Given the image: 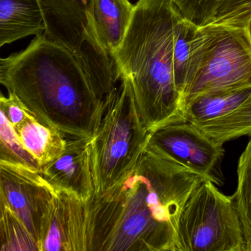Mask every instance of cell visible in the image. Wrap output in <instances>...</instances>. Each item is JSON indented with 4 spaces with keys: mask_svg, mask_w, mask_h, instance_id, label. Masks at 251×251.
Wrapping results in <instances>:
<instances>
[{
    "mask_svg": "<svg viewBox=\"0 0 251 251\" xmlns=\"http://www.w3.org/2000/svg\"><path fill=\"white\" fill-rule=\"evenodd\" d=\"M249 137L238 161L237 185L232 197L243 226L248 250L251 251V135Z\"/></svg>",
    "mask_w": 251,
    "mask_h": 251,
    "instance_id": "ffe728a7",
    "label": "cell"
},
{
    "mask_svg": "<svg viewBox=\"0 0 251 251\" xmlns=\"http://www.w3.org/2000/svg\"><path fill=\"white\" fill-rule=\"evenodd\" d=\"M48 39L71 51L95 93L104 96L118 80L114 58L100 45L92 23L93 0H39Z\"/></svg>",
    "mask_w": 251,
    "mask_h": 251,
    "instance_id": "5b68a950",
    "label": "cell"
},
{
    "mask_svg": "<svg viewBox=\"0 0 251 251\" xmlns=\"http://www.w3.org/2000/svg\"><path fill=\"white\" fill-rule=\"evenodd\" d=\"M0 251H40L39 244L10 207L0 201Z\"/></svg>",
    "mask_w": 251,
    "mask_h": 251,
    "instance_id": "d6986e66",
    "label": "cell"
},
{
    "mask_svg": "<svg viewBox=\"0 0 251 251\" xmlns=\"http://www.w3.org/2000/svg\"><path fill=\"white\" fill-rule=\"evenodd\" d=\"M149 139L141 121L130 80L120 75L104 99L103 110L93 138L95 195L117 183L133 165Z\"/></svg>",
    "mask_w": 251,
    "mask_h": 251,
    "instance_id": "277c9868",
    "label": "cell"
},
{
    "mask_svg": "<svg viewBox=\"0 0 251 251\" xmlns=\"http://www.w3.org/2000/svg\"><path fill=\"white\" fill-rule=\"evenodd\" d=\"M211 40L209 26L198 27L182 17L177 23L173 51L176 88L182 101L202 65Z\"/></svg>",
    "mask_w": 251,
    "mask_h": 251,
    "instance_id": "7c38bea8",
    "label": "cell"
},
{
    "mask_svg": "<svg viewBox=\"0 0 251 251\" xmlns=\"http://www.w3.org/2000/svg\"><path fill=\"white\" fill-rule=\"evenodd\" d=\"M0 161L39 170L40 164L25 148L3 113L0 125Z\"/></svg>",
    "mask_w": 251,
    "mask_h": 251,
    "instance_id": "44dd1931",
    "label": "cell"
},
{
    "mask_svg": "<svg viewBox=\"0 0 251 251\" xmlns=\"http://www.w3.org/2000/svg\"><path fill=\"white\" fill-rule=\"evenodd\" d=\"M1 112L5 114L13 127L24 121L31 113L14 95L8 94V97L1 95L0 98Z\"/></svg>",
    "mask_w": 251,
    "mask_h": 251,
    "instance_id": "7402d4cb",
    "label": "cell"
},
{
    "mask_svg": "<svg viewBox=\"0 0 251 251\" xmlns=\"http://www.w3.org/2000/svg\"><path fill=\"white\" fill-rule=\"evenodd\" d=\"M56 191L39 170L0 161V201L6 203L41 243Z\"/></svg>",
    "mask_w": 251,
    "mask_h": 251,
    "instance_id": "9c48e42d",
    "label": "cell"
},
{
    "mask_svg": "<svg viewBox=\"0 0 251 251\" xmlns=\"http://www.w3.org/2000/svg\"><path fill=\"white\" fill-rule=\"evenodd\" d=\"M87 205L64 190L56 191L41 251H87Z\"/></svg>",
    "mask_w": 251,
    "mask_h": 251,
    "instance_id": "8fae6325",
    "label": "cell"
},
{
    "mask_svg": "<svg viewBox=\"0 0 251 251\" xmlns=\"http://www.w3.org/2000/svg\"><path fill=\"white\" fill-rule=\"evenodd\" d=\"M251 95V89L203 95L192 101L184 110L186 121L198 125L230 114Z\"/></svg>",
    "mask_w": 251,
    "mask_h": 251,
    "instance_id": "2e32d148",
    "label": "cell"
},
{
    "mask_svg": "<svg viewBox=\"0 0 251 251\" xmlns=\"http://www.w3.org/2000/svg\"><path fill=\"white\" fill-rule=\"evenodd\" d=\"M197 126L219 144L251 135V95L236 110Z\"/></svg>",
    "mask_w": 251,
    "mask_h": 251,
    "instance_id": "e0dca14e",
    "label": "cell"
},
{
    "mask_svg": "<svg viewBox=\"0 0 251 251\" xmlns=\"http://www.w3.org/2000/svg\"><path fill=\"white\" fill-rule=\"evenodd\" d=\"M13 127L25 148L41 166L56 158L65 148L67 138L64 134L39 121L32 114Z\"/></svg>",
    "mask_w": 251,
    "mask_h": 251,
    "instance_id": "9a60e30c",
    "label": "cell"
},
{
    "mask_svg": "<svg viewBox=\"0 0 251 251\" xmlns=\"http://www.w3.org/2000/svg\"><path fill=\"white\" fill-rule=\"evenodd\" d=\"M148 143L164 158L204 180L216 186L224 184L223 145L214 141L197 125L184 121L157 127L149 132Z\"/></svg>",
    "mask_w": 251,
    "mask_h": 251,
    "instance_id": "ba28073f",
    "label": "cell"
},
{
    "mask_svg": "<svg viewBox=\"0 0 251 251\" xmlns=\"http://www.w3.org/2000/svg\"><path fill=\"white\" fill-rule=\"evenodd\" d=\"M208 26L211 43L183 100V114L186 107L199 97L251 89L249 29L222 25Z\"/></svg>",
    "mask_w": 251,
    "mask_h": 251,
    "instance_id": "52a82bcc",
    "label": "cell"
},
{
    "mask_svg": "<svg viewBox=\"0 0 251 251\" xmlns=\"http://www.w3.org/2000/svg\"><path fill=\"white\" fill-rule=\"evenodd\" d=\"M134 10L135 5L129 0H93L95 36L102 49L113 58L126 37Z\"/></svg>",
    "mask_w": 251,
    "mask_h": 251,
    "instance_id": "4fadbf2b",
    "label": "cell"
},
{
    "mask_svg": "<svg viewBox=\"0 0 251 251\" xmlns=\"http://www.w3.org/2000/svg\"><path fill=\"white\" fill-rule=\"evenodd\" d=\"M182 17L171 0H139L114 55L119 76L130 80L141 121L149 132L186 121L173 68L176 27Z\"/></svg>",
    "mask_w": 251,
    "mask_h": 251,
    "instance_id": "3957f363",
    "label": "cell"
},
{
    "mask_svg": "<svg viewBox=\"0 0 251 251\" xmlns=\"http://www.w3.org/2000/svg\"><path fill=\"white\" fill-rule=\"evenodd\" d=\"M46 30L39 0H0V47Z\"/></svg>",
    "mask_w": 251,
    "mask_h": 251,
    "instance_id": "5bb4252c",
    "label": "cell"
},
{
    "mask_svg": "<svg viewBox=\"0 0 251 251\" xmlns=\"http://www.w3.org/2000/svg\"><path fill=\"white\" fill-rule=\"evenodd\" d=\"M0 83L36 119L68 138L94 137L104 100L75 55L42 34L0 61Z\"/></svg>",
    "mask_w": 251,
    "mask_h": 251,
    "instance_id": "7a4b0ae2",
    "label": "cell"
},
{
    "mask_svg": "<svg viewBox=\"0 0 251 251\" xmlns=\"http://www.w3.org/2000/svg\"><path fill=\"white\" fill-rule=\"evenodd\" d=\"M198 175L149 143L130 170L87 205V251H176L180 216Z\"/></svg>",
    "mask_w": 251,
    "mask_h": 251,
    "instance_id": "6da1fadb",
    "label": "cell"
},
{
    "mask_svg": "<svg viewBox=\"0 0 251 251\" xmlns=\"http://www.w3.org/2000/svg\"><path fill=\"white\" fill-rule=\"evenodd\" d=\"M183 18L198 27L209 25L251 0H171Z\"/></svg>",
    "mask_w": 251,
    "mask_h": 251,
    "instance_id": "ac0fdd59",
    "label": "cell"
},
{
    "mask_svg": "<svg viewBox=\"0 0 251 251\" xmlns=\"http://www.w3.org/2000/svg\"><path fill=\"white\" fill-rule=\"evenodd\" d=\"M93 138H68L61 155L39 170L55 191L72 192L86 202L95 194Z\"/></svg>",
    "mask_w": 251,
    "mask_h": 251,
    "instance_id": "30bf717a",
    "label": "cell"
},
{
    "mask_svg": "<svg viewBox=\"0 0 251 251\" xmlns=\"http://www.w3.org/2000/svg\"><path fill=\"white\" fill-rule=\"evenodd\" d=\"M176 251H249L233 197L202 182L180 216Z\"/></svg>",
    "mask_w": 251,
    "mask_h": 251,
    "instance_id": "8992f818",
    "label": "cell"
},
{
    "mask_svg": "<svg viewBox=\"0 0 251 251\" xmlns=\"http://www.w3.org/2000/svg\"><path fill=\"white\" fill-rule=\"evenodd\" d=\"M211 25L248 27L251 33V2L235 10Z\"/></svg>",
    "mask_w": 251,
    "mask_h": 251,
    "instance_id": "603a6c76",
    "label": "cell"
}]
</instances>
